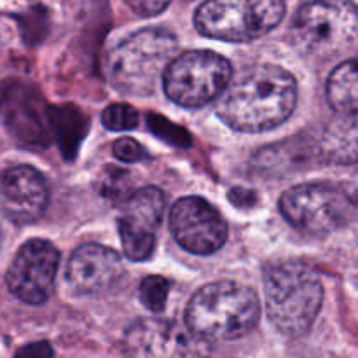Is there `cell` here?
<instances>
[{
	"label": "cell",
	"instance_id": "cell-18",
	"mask_svg": "<svg viewBox=\"0 0 358 358\" xmlns=\"http://www.w3.org/2000/svg\"><path fill=\"white\" fill-rule=\"evenodd\" d=\"M170 287V282L164 276H147L140 285V301L152 313H161L166 306Z\"/></svg>",
	"mask_w": 358,
	"mask_h": 358
},
{
	"label": "cell",
	"instance_id": "cell-12",
	"mask_svg": "<svg viewBox=\"0 0 358 358\" xmlns=\"http://www.w3.org/2000/svg\"><path fill=\"white\" fill-rule=\"evenodd\" d=\"M164 213V194L157 187L133 191L121 203L119 236L126 257L143 262L152 255Z\"/></svg>",
	"mask_w": 358,
	"mask_h": 358
},
{
	"label": "cell",
	"instance_id": "cell-1",
	"mask_svg": "<svg viewBox=\"0 0 358 358\" xmlns=\"http://www.w3.org/2000/svg\"><path fill=\"white\" fill-rule=\"evenodd\" d=\"M224 91L217 114L229 128L241 133L278 128L297 103L296 79L278 65L252 66Z\"/></svg>",
	"mask_w": 358,
	"mask_h": 358
},
{
	"label": "cell",
	"instance_id": "cell-24",
	"mask_svg": "<svg viewBox=\"0 0 358 358\" xmlns=\"http://www.w3.org/2000/svg\"><path fill=\"white\" fill-rule=\"evenodd\" d=\"M14 358H52V348L48 341L31 343L23 346Z\"/></svg>",
	"mask_w": 358,
	"mask_h": 358
},
{
	"label": "cell",
	"instance_id": "cell-5",
	"mask_svg": "<svg viewBox=\"0 0 358 358\" xmlns=\"http://www.w3.org/2000/svg\"><path fill=\"white\" fill-rule=\"evenodd\" d=\"M357 27L352 0H313L294 14L289 38L303 55L331 59L355 45Z\"/></svg>",
	"mask_w": 358,
	"mask_h": 358
},
{
	"label": "cell",
	"instance_id": "cell-4",
	"mask_svg": "<svg viewBox=\"0 0 358 358\" xmlns=\"http://www.w3.org/2000/svg\"><path fill=\"white\" fill-rule=\"evenodd\" d=\"M177 51V37L164 28H142L122 38L105 58V73L117 91L152 94Z\"/></svg>",
	"mask_w": 358,
	"mask_h": 358
},
{
	"label": "cell",
	"instance_id": "cell-9",
	"mask_svg": "<svg viewBox=\"0 0 358 358\" xmlns=\"http://www.w3.org/2000/svg\"><path fill=\"white\" fill-rule=\"evenodd\" d=\"M51 107L31 84L7 79L0 84V117L20 145L41 149L51 143Z\"/></svg>",
	"mask_w": 358,
	"mask_h": 358
},
{
	"label": "cell",
	"instance_id": "cell-23",
	"mask_svg": "<svg viewBox=\"0 0 358 358\" xmlns=\"http://www.w3.org/2000/svg\"><path fill=\"white\" fill-rule=\"evenodd\" d=\"M128 3L140 16H154L166 9L170 0H128Z\"/></svg>",
	"mask_w": 358,
	"mask_h": 358
},
{
	"label": "cell",
	"instance_id": "cell-22",
	"mask_svg": "<svg viewBox=\"0 0 358 358\" xmlns=\"http://www.w3.org/2000/svg\"><path fill=\"white\" fill-rule=\"evenodd\" d=\"M114 156L121 159L122 163H136V161L145 159L147 152L136 140L129 138V136H122V138L115 140Z\"/></svg>",
	"mask_w": 358,
	"mask_h": 358
},
{
	"label": "cell",
	"instance_id": "cell-21",
	"mask_svg": "<svg viewBox=\"0 0 358 358\" xmlns=\"http://www.w3.org/2000/svg\"><path fill=\"white\" fill-rule=\"evenodd\" d=\"M149 126L159 138L166 140L168 143L177 147H189L191 145V136L184 128L171 124L168 119L161 117V115L150 114L149 115Z\"/></svg>",
	"mask_w": 358,
	"mask_h": 358
},
{
	"label": "cell",
	"instance_id": "cell-17",
	"mask_svg": "<svg viewBox=\"0 0 358 358\" xmlns=\"http://www.w3.org/2000/svg\"><path fill=\"white\" fill-rule=\"evenodd\" d=\"M327 101L338 114H357L358 76L355 59H348L331 73L327 83Z\"/></svg>",
	"mask_w": 358,
	"mask_h": 358
},
{
	"label": "cell",
	"instance_id": "cell-20",
	"mask_svg": "<svg viewBox=\"0 0 358 358\" xmlns=\"http://www.w3.org/2000/svg\"><path fill=\"white\" fill-rule=\"evenodd\" d=\"M138 112L128 103H114L101 114V122L112 131H126L138 126Z\"/></svg>",
	"mask_w": 358,
	"mask_h": 358
},
{
	"label": "cell",
	"instance_id": "cell-16",
	"mask_svg": "<svg viewBox=\"0 0 358 358\" xmlns=\"http://www.w3.org/2000/svg\"><path fill=\"white\" fill-rule=\"evenodd\" d=\"M49 117H51L52 136L58 140L63 157L72 161L87 131L86 115L73 105H62V107H51Z\"/></svg>",
	"mask_w": 358,
	"mask_h": 358
},
{
	"label": "cell",
	"instance_id": "cell-3",
	"mask_svg": "<svg viewBox=\"0 0 358 358\" xmlns=\"http://www.w3.org/2000/svg\"><path fill=\"white\" fill-rule=\"evenodd\" d=\"M264 297L268 318L289 338L306 334L320 313L322 280L310 266L296 261L276 262L266 271Z\"/></svg>",
	"mask_w": 358,
	"mask_h": 358
},
{
	"label": "cell",
	"instance_id": "cell-25",
	"mask_svg": "<svg viewBox=\"0 0 358 358\" xmlns=\"http://www.w3.org/2000/svg\"><path fill=\"white\" fill-rule=\"evenodd\" d=\"M0 236H2V233H0Z\"/></svg>",
	"mask_w": 358,
	"mask_h": 358
},
{
	"label": "cell",
	"instance_id": "cell-2",
	"mask_svg": "<svg viewBox=\"0 0 358 358\" xmlns=\"http://www.w3.org/2000/svg\"><path fill=\"white\" fill-rule=\"evenodd\" d=\"M261 318V303L241 283H210L199 289L185 308V327L205 341H231L247 336Z\"/></svg>",
	"mask_w": 358,
	"mask_h": 358
},
{
	"label": "cell",
	"instance_id": "cell-11",
	"mask_svg": "<svg viewBox=\"0 0 358 358\" xmlns=\"http://www.w3.org/2000/svg\"><path fill=\"white\" fill-rule=\"evenodd\" d=\"M59 266V252L45 240H28L21 245L7 269V287L27 304H42L49 299Z\"/></svg>",
	"mask_w": 358,
	"mask_h": 358
},
{
	"label": "cell",
	"instance_id": "cell-6",
	"mask_svg": "<svg viewBox=\"0 0 358 358\" xmlns=\"http://www.w3.org/2000/svg\"><path fill=\"white\" fill-rule=\"evenodd\" d=\"M285 16V0H206L196 10L194 24L205 37L252 42L264 37Z\"/></svg>",
	"mask_w": 358,
	"mask_h": 358
},
{
	"label": "cell",
	"instance_id": "cell-7",
	"mask_svg": "<svg viewBox=\"0 0 358 358\" xmlns=\"http://www.w3.org/2000/svg\"><path fill=\"white\" fill-rule=\"evenodd\" d=\"M233 66L213 51H189L175 56L163 73L164 93L185 108L217 100L229 86Z\"/></svg>",
	"mask_w": 358,
	"mask_h": 358
},
{
	"label": "cell",
	"instance_id": "cell-19",
	"mask_svg": "<svg viewBox=\"0 0 358 358\" xmlns=\"http://www.w3.org/2000/svg\"><path fill=\"white\" fill-rule=\"evenodd\" d=\"M101 194L110 201L122 203L133 192L131 175L122 168L108 166L101 177Z\"/></svg>",
	"mask_w": 358,
	"mask_h": 358
},
{
	"label": "cell",
	"instance_id": "cell-15",
	"mask_svg": "<svg viewBox=\"0 0 358 358\" xmlns=\"http://www.w3.org/2000/svg\"><path fill=\"white\" fill-rule=\"evenodd\" d=\"M66 282L77 294H101L114 289L124 275L117 252L103 245H83L66 264Z\"/></svg>",
	"mask_w": 358,
	"mask_h": 358
},
{
	"label": "cell",
	"instance_id": "cell-14",
	"mask_svg": "<svg viewBox=\"0 0 358 358\" xmlns=\"http://www.w3.org/2000/svg\"><path fill=\"white\" fill-rule=\"evenodd\" d=\"M48 201V184L35 168L17 164L0 173V208L14 224L23 226L38 220Z\"/></svg>",
	"mask_w": 358,
	"mask_h": 358
},
{
	"label": "cell",
	"instance_id": "cell-8",
	"mask_svg": "<svg viewBox=\"0 0 358 358\" xmlns=\"http://www.w3.org/2000/svg\"><path fill=\"white\" fill-rule=\"evenodd\" d=\"M280 210L290 226L313 236L348 226L355 203L348 192L331 184H301L283 192Z\"/></svg>",
	"mask_w": 358,
	"mask_h": 358
},
{
	"label": "cell",
	"instance_id": "cell-13",
	"mask_svg": "<svg viewBox=\"0 0 358 358\" xmlns=\"http://www.w3.org/2000/svg\"><path fill=\"white\" fill-rule=\"evenodd\" d=\"M170 229L184 250L196 255L215 254L227 240V224L206 199L187 196L170 212Z\"/></svg>",
	"mask_w": 358,
	"mask_h": 358
},
{
	"label": "cell",
	"instance_id": "cell-10",
	"mask_svg": "<svg viewBox=\"0 0 358 358\" xmlns=\"http://www.w3.org/2000/svg\"><path fill=\"white\" fill-rule=\"evenodd\" d=\"M208 341L163 318H143L126 331L122 348L129 358H205Z\"/></svg>",
	"mask_w": 358,
	"mask_h": 358
}]
</instances>
